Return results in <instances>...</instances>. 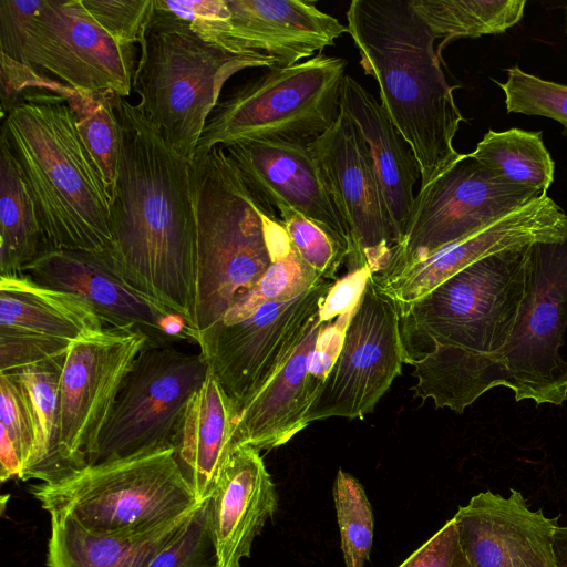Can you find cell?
I'll list each match as a JSON object with an SVG mask.
<instances>
[{
  "mask_svg": "<svg viewBox=\"0 0 567 567\" xmlns=\"http://www.w3.org/2000/svg\"><path fill=\"white\" fill-rule=\"evenodd\" d=\"M0 272L20 274L50 250L22 169L1 133Z\"/></svg>",
  "mask_w": 567,
  "mask_h": 567,
  "instance_id": "obj_29",
  "label": "cell"
},
{
  "mask_svg": "<svg viewBox=\"0 0 567 567\" xmlns=\"http://www.w3.org/2000/svg\"><path fill=\"white\" fill-rule=\"evenodd\" d=\"M554 549L558 567H567V526H558L554 539Z\"/></svg>",
  "mask_w": 567,
  "mask_h": 567,
  "instance_id": "obj_44",
  "label": "cell"
},
{
  "mask_svg": "<svg viewBox=\"0 0 567 567\" xmlns=\"http://www.w3.org/2000/svg\"><path fill=\"white\" fill-rule=\"evenodd\" d=\"M147 567H220L209 524V497L189 514Z\"/></svg>",
  "mask_w": 567,
  "mask_h": 567,
  "instance_id": "obj_37",
  "label": "cell"
},
{
  "mask_svg": "<svg viewBox=\"0 0 567 567\" xmlns=\"http://www.w3.org/2000/svg\"><path fill=\"white\" fill-rule=\"evenodd\" d=\"M104 327L82 297L24 272L0 275V373L62 362L75 340Z\"/></svg>",
  "mask_w": 567,
  "mask_h": 567,
  "instance_id": "obj_17",
  "label": "cell"
},
{
  "mask_svg": "<svg viewBox=\"0 0 567 567\" xmlns=\"http://www.w3.org/2000/svg\"><path fill=\"white\" fill-rule=\"evenodd\" d=\"M23 272L40 285L82 297L106 327L142 330L153 344H165L159 340L172 338L197 340L184 319L128 286L101 255L50 249Z\"/></svg>",
  "mask_w": 567,
  "mask_h": 567,
  "instance_id": "obj_19",
  "label": "cell"
},
{
  "mask_svg": "<svg viewBox=\"0 0 567 567\" xmlns=\"http://www.w3.org/2000/svg\"><path fill=\"white\" fill-rule=\"evenodd\" d=\"M31 493L49 514L72 518L100 535L154 533L190 514L202 502L182 474L174 450H158L87 465Z\"/></svg>",
  "mask_w": 567,
  "mask_h": 567,
  "instance_id": "obj_8",
  "label": "cell"
},
{
  "mask_svg": "<svg viewBox=\"0 0 567 567\" xmlns=\"http://www.w3.org/2000/svg\"><path fill=\"white\" fill-rule=\"evenodd\" d=\"M506 71L507 80L495 83L505 94L507 113L553 118L564 126L563 135H567V85L537 78L517 65Z\"/></svg>",
  "mask_w": 567,
  "mask_h": 567,
  "instance_id": "obj_36",
  "label": "cell"
},
{
  "mask_svg": "<svg viewBox=\"0 0 567 567\" xmlns=\"http://www.w3.org/2000/svg\"><path fill=\"white\" fill-rule=\"evenodd\" d=\"M333 499L346 567H363L373 540V513L362 485L352 475L338 471Z\"/></svg>",
  "mask_w": 567,
  "mask_h": 567,
  "instance_id": "obj_34",
  "label": "cell"
},
{
  "mask_svg": "<svg viewBox=\"0 0 567 567\" xmlns=\"http://www.w3.org/2000/svg\"><path fill=\"white\" fill-rule=\"evenodd\" d=\"M229 17L223 48L259 52L277 66L312 58L347 33V25L303 0H227Z\"/></svg>",
  "mask_w": 567,
  "mask_h": 567,
  "instance_id": "obj_22",
  "label": "cell"
},
{
  "mask_svg": "<svg viewBox=\"0 0 567 567\" xmlns=\"http://www.w3.org/2000/svg\"><path fill=\"white\" fill-rule=\"evenodd\" d=\"M265 223L271 264L260 280L234 301L223 317L220 327L243 321L265 303L292 300L322 280L300 258L280 219L269 207L265 213Z\"/></svg>",
  "mask_w": 567,
  "mask_h": 567,
  "instance_id": "obj_30",
  "label": "cell"
},
{
  "mask_svg": "<svg viewBox=\"0 0 567 567\" xmlns=\"http://www.w3.org/2000/svg\"><path fill=\"white\" fill-rule=\"evenodd\" d=\"M399 567H471L454 518L436 532Z\"/></svg>",
  "mask_w": 567,
  "mask_h": 567,
  "instance_id": "obj_40",
  "label": "cell"
},
{
  "mask_svg": "<svg viewBox=\"0 0 567 567\" xmlns=\"http://www.w3.org/2000/svg\"><path fill=\"white\" fill-rule=\"evenodd\" d=\"M453 518L471 567H558L557 517L532 511L514 488L508 496L478 493Z\"/></svg>",
  "mask_w": 567,
  "mask_h": 567,
  "instance_id": "obj_21",
  "label": "cell"
},
{
  "mask_svg": "<svg viewBox=\"0 0 567 567\" xmlns=\"http://www.w3.org/2000/svg\"><path fill=\"white\" fill-rule=\"evenodd\" d=\"M326 323L319 316L287 364L240 408L235 430L237 444L258 451L274 449L308 425L306 415L317 398L308 382L309 365Z\"/></svg>",
  "mask_w": 567,
  "mask_h": 567,
  "instance_id": "obj_25",
  "label": "cell"
},
{
  "mask_svg": "<svg viewBox=\"0 0 567 567\" xmlns=\"http://www.w3.org/2000/svg\"><path fill=\"white\" fill-rule=\"evenodd\" d=\"M141 45L133 90L145 117L189 161L225 83L251 68H272V56L233 52L208 42L183 22L153 11Z\"/></svg>",
  "mask_w": 567,
  "mask_h": 567,
  "instance_id": "obj_7",
  "label": "cell"
},
{
  "mask_svg": "<svg viewBox=\"0 0 567 567\" xmlns=\"http://www.w3.org/2000/svg\"><path fill=\"white\" fill-rule=\"evenodd\" d=\"M567 235V214L544 194L473 235L447 245L388 278L371 279L399 312L471 264L503 249Z\"/></svg>",
  "mask_w": 567,
  "mask_h": 567,
  "instance_id": "obj_20",
  "label": "cell"
},
{
  "mask_svg": "<svg viewBox=\"0 0 567 567\" xmlns=\"http://www.w3.org/2000/svg\"><path fill=\"white\" fill-rule=\"evenodd\" d=\"M189 514L154 533L118 537L91 533L72 518L50 514L48 567H147Z\"/></svg>",
  "mask_w": 567,
  "mask_h": 567,
  "instance_id": "obj_27",
  "label": "cell"
},
{
  "mask_svg": "<svg viewBox=\"0 0 567 567\" xmlns=\"http://www.w3.org/2000/svg\"><path fill=\"white\" fill-rule=\"evenodd\" d=\"M405 363L396 303L370 278L306 422L371 413Z\"/></svg>",
  "mask_w": 567,
  "mask_h": 567,
  "instance_id": "obj_14",
  "label": "cell"
},
{
  "mask_svg": "<svg viewBox=\"0 0 567 567\" xmlns=\"http://www.w3.org/2000/svg\"><path fill=\"white\" fill-rule=\"evenodd\" d=\"M340 110L368 143L390 216L402 240L415 198L414 187L421 179L417 161L382 105L349 74L342 81Z\"/></svg>",
  "mask_w": 567,
  "mask_h": 567,
  "instance_id": "obj_26",
  "label": "cell"
},
{
  "mask_svg": "<svg viewBox=\"0 0 567 567\" xmlns=\"http://www.w3.org/2000/svg\"><path fill=\"white\" fill-rule=\"evenodd\" d=\"M33 449V432L21 389L0 373V480H21Z\"/></svg>",
  "mask_w": 567,
  "mask_h": 567,
  "instance_id": "obj_35",
  "label": "cell"
},
{
  "mask_svg": "<svg viewBox=\"0 0 567 567\" xmlns=\"http://www.w3.org/2000/svg\"><path fill=\"white\" fill-rule=\"evenodd\" d=\"M346 19L360 66L377 82L380 104L410 145L424 187L463 156L453 141L465 118L435 38L410 0H353Z\"/></svg>",
  "mask_w": 567,
  "mask_h": 567,
  "instance_id": "obj_2",
  "label": "cell"
},
{
  "mask_svg": "<svg viewBox=\"0 0 567 567\" xmlns=\"http://www.w3.org/2000/svg\"><path fill=\"white\" fill-rule=\"evenodd\" d=\"M346 66L340 56L318 53L289 66L268 68L217 104L195 155L247 141L320 136L339 114Z\"/></svg>",
  "mask_w": 567,
  "mask_h": 567,
  "instance_id": "obj_9",
  "label": "cell"
},
{
  "mask_svg": "<svg viewBox=\"0 0 567 567\" xmlns=\"http://www.w3.org/2000/svg\"><path fill=\"white\" fill-rule=\"evenodd\" d=\"M529 246L471 264L399 312L405 363L416 378L414 398L505 346L525 296Z\"/></svg>",
  "mask_w": 567,
  "mask_h": 567,
  "instance_id": "obj_3",
  "label": "cell"
},
{
  "mask_svg": "<svg viewBox=\"0 0 567 567\" xmlns=\"http://www.w3.org/2000/svg\"><path fill=\"white\" fill-rule=\"evenodd\" d=\"M278 507V495L259 451L238 444L209 497V524L220 567H240Z\"/></svg>",
  "mask_w": 567,
  "mask_h": 567,
  "instance_id": "obj_23",
  "label": "cell"
},
{
  "mask_svg": "<svg viewBox=\"0 0 567 567\" xmlns=\"http://www.w3.org/2000/svg\"><path fill=\"white\" fill-rule=\"evenodd\" d=\"M238 408L209 370L190 398L173 439L174 457L198 502L210 497L238 445Z\"/></svg>",
  "mask_w": 567,
  "mask_h": 567,
  "instance_id": "obj_24",
  "label": "cell"
},
{
  "mask_svg": "<svg viewBox=\"0 0 567 567\" xmlns=\"http://www.w3.org/2000/svg\"><path fill=\"white\" fill-rule=\"evenodd\" d=\"M371 275L368 268H362L347 272L344 277L336 280L321 305V320L330 322L344 312L353 310L358 306Z\"/></svg>",
  "mask_w": 567,
  "mask_h": 567,
  "instance_id": "obj_43",
  "label": "cell"
},
{
  "mask_svg": "<svg viewBox=\"0 0 567 567\" xmlns=\"http://www.w3.org/2000/svg\"><path fill=\"white\" fill-rule=\"evenodd\" d=\"M63 362H44L10 372L17 380L30 416L33 449L22 481L53 484L66 477L60 452V374Z\"/></svg>",
  "mask_w": 567,
  "mask_h": 567,
  "instance_id": "obj_28",
  "label": "cell"
},
{
  "mask_svg": "<svg viewBox=\"0 0 567 567\" xmlns=\"http://www.w3.org/2000/svg\"><path fill=\"white\" fill-rule=\"evenodd\" d=\"M470 154L505 179L546 194L554 181L555 165L542 132L489 130Z\"/></svg>",
  "mask_w": 567,
  "mask_h": 567,
  "instance_id": "obj_32",
  "label": "cell"
},
{
  "mask_svg": "<svg viewBox=\"0 0 567 567\" xmlns=\"http://www.w3.org/2000/svg\"><path fill=\"white\" fill-rule=\"evenodd\" d=\"M567 327V235L530 244L526 290L511 337L497 352L478 358L432 384L417 398L462 413L498 385L536 405L567 401V360L559 351Z\"/></svg>",
  "mask_w": 567,
  "mask_h": 567,
  "instance_id": "obj_5",
  "label": "cell"
},
{
  "mask_svg": "<svg viewBox=\"0 0 567 567\" xmlns=\"http://www.w3.org/2000/svg\"><path fill=\"white\" fill-rule=\"evenodd\" d=\"M189 166L196 220L194 330L204 353L229 307L271 264L268 206L248 187L223 146L196 154Z\"/></svg>",
  "mask_w": 567,
  "mask_h": 567,
  "instance_id": "obj_6",
  "label": "cell"
},
{
  "mask_svg": "<svg viewBox=\"0 0 567 567\" xmlns=\"http://www.w3.org/2000/svg\"><path fill=\"white\" fill-rule=\"evenodd\" d=\"M208 371L200 352L150 343L126 375L87 465L173 449L183 413Z\"/></svg>",
  "mask_w": 567,
  "mask_h": 567,
  "instance_id": "obj_11",
  "label": "cell"
},
{
  "mask_svg": "<svg viewBox=\"0 0 567 567\" xmlns=\"http://www.w3.org/2000/svg\"><path fill=\"white\" fill-rule=\"evenodd\" d=\"M114 109L121 146L110 204L111 247L101 257L128 286L195 332L190 161L166 142L138 105L116 95Z\"/></svg>",
  "mask_w": 567,
  "mask_h": 567,
  "instance_id": "obj_1",
  "label": "cell"
},
{
  "mask_svg": "<svg viewBox=\"0 0 567 567\" xmlns=\"http://www.w3.org/2000/svg\"><path fill=\"white\" fill-rule=\"evenodd\" d=\"M134 51L100 27L81 0H43L22 32L19 63L50 72L84 94L126 97L133 90Z\"/></svg>",
  "mask_w": 567,
  "mask_h": 567,
  "instance_id": "obj_12",
  "label": "cell"
},
{
  "mask_svg": "<svg viewBox=\"0 0 567 567\" xmlns=\"http://www.w3.org/2000/svg\"><path fill=\"white\" fill-rule=\"evenodd\" d=\"M92 18L117 43H141L154 11V0H81Z\"/></svg>",
  "mask_w": 567,
  "mask_h": 567,
  "instance_id": "obj_39",
  "label": "cell"
},
{
  "mask_svg": "<svg viewBox=\"0 0 567 567\" xmlns=\"http://www.w3.org/2000/svg\"><path fill=\"white\" fill-rule=\"evenodd\" d=\"M287 235L300 258L322 279L336 281L344 255L318 224L285 204H275Z\"/></svg>",
  "mask_w": 567,
  "mask_h": 567,
  "instance_id": "obj_38",
  "label": "cell"
},
{
  "mask_svg": "<svg viewBox=\"0 0 567 567\" xmlns=\"http://www.w3.org/2000/svg\"><path fill=\"white\" fill-rule=\"evenodd\" d=\"M42 3L43 0H0V54L19 62L22 32Z\"/></svg>",
  "mask_w": 567,
  "mask_h": 567,
  "instance_id": "obj_42",
  "label": "cell"
},
{
  "mask_svg": "<svg viewBox=\"0 0 567 567\" xmlns=\"http://www.w3.org/2000/svg\"><path fill=\"white\" fill-rule=\"evenodd\" d=\"M354 309L327 322L321 330L312 352L308 373L309 386L316 396L319 395L322 384L339 357L346 330Z\"/></svg>",
  "mask_w": 567,
  "mask_h": 567,
  "instance_id": "obj_41",
  "label": "cell"
},
{
  "mask_svg": "<svg viewBox=\"0 0 567 567\" xmlns=\"http://www.w3.org/2000/svg\"><path fill=\"white\" fill-rule=\"evenodd\" d=\"M309 145L360 256L371 274L388 265L401 238L390 216L373 159L361 132L342 111Z\"/></svg>",
  "mask_w": 567,
  "mask_h": 567,
  "instance_id": "obj_18",
  "label": "cell"
},
{
  "mask_svg": "<svg viewBox=\"0 0 567 567\" xmlns=\"http://www.w3.org/2000/svg\"><path fill=\"white\" fill-rule=\"evenodd\" d=\"M512 183L471 154L420 187L401 243L378 278H388L439 249L464 239L544 195Z\"/></svg>",
  "mask_w": 567,
  "mask_h": 567,
  "instance_id": "obj_10",
  "label": "cell"
},
{
  "mask_svg": "<svg viewBox=\"0 0 567 567\" xmlns=\"http://www.w3.org/2000/svg\"><path fill=\"white\" fill-rule=\"evenodd\" d=\"M333 284L322 279L292 300L265 303L243 321L218 329L200 354L238 412L287 364Z\"/></svg>",
  "mask_w": 567,
  "mask_h": 567,
  "instance_id": "obj_15",
  "label": "cell"
},
{
  "mask_svg": "<svg viewBox=\"0 0 567 567\" xmlns=\"http://www.w3.org/2000/svg\"><path fill=\"white\" fill-rule=\"evenodd\" d=\"M566 21H567V8H566Z\"/></svg>",
  "mask_w": 567,
  "mask_h": 567,
  "instance_id": "obj_45",
  "label": "cell"
},
{
  "mask_svg": "<svg viewBox=\"0 0 567 567\" xmlns=\"http://www.w3.org/2000/svg\"><path fill=\"white\" fill-rule=\"evenodd\" d=\"M113 93L84 94L74 91L65 97L78 116V130L112 199L114 192L121 133Z\"/></svg>",
  "mask_w": 567,
  "mask_h": 567,
  "instance_id": "obj_33",
  "label": "cell"
},
{
  "mask_svg": "<svg viewBox=\"0 0 567 567\" xmlns=\"http://www.w3.org/2000/svg\"><path fill=\"white\" fill-rule=\"evenodd\" d=\"M1 133L22 169L49 247L105 255L111 197L66 100L49 91L25 92Z\"/></svg>",
  "mask_w": 567,
  "mask_h": 567,
  "instance_id": "obj_4",
  "label": "cell"
},
{
  "mask_svg": "<svg viewBox=\"0 0 567 567\" xmlns=\"http://www.w3.org/2000/svg\"><path fill=\"white\" fill-rule=\"evenodd\" d=\"M150 343L142 330L105 326L70 346L60 374V452L65 478L87 465L126 375Z\"/></svg>",
  "mask_w": 567,
  "mask_h": 567,
  "instance_id": "obj_13",
  "label": "cell"
},
{
  "mask_svg": "<svg viewBox=\"0 0 567 567\" xmlns=\"http://www.w3.org/2000/svg\"><path fill=\"white\" fill-rule=\"evenodd\" d=\"M309 142L270 137L224 148L248 187L270 209L285 204L322 227L344 255L348 272L368 268Z\"/></svg>",
  "mask_w": 567,
  "mask_h": 567,
  "instance_id": "obj_16",
  "label": "cell"
},
{
  "mask_svg": "<svg viewBox=\"0 0 567 567\" xmlns=\"http://www.w3.org/2000/svg\"><path fill=\"white\" fill-rule=\"evenodd\" d=\"M435 40L436 51L462 38L504 33L524 16L525 0H410Z\"/></svg>",
  "mask_w": 567,
  "mask_h": 567,
  "instance_id": "obj_31",
  "label": "cell"
}]
</instances>
